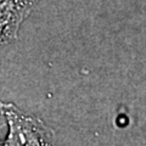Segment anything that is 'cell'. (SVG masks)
<instances>
[{"label": "cell", "instance_id": "6da1fadb", "mask_svg": "<svg viewBox=\"0 0 146 146\" xmlns=\"http://www.w3.org/2000/svg\"><path fill=\"white\" fill-rule=\"evenodd\" d=\"M0 110L7 125L4 145H52L55 143L52 129L38 117L22 112L11 102L0 101Z\"/></svg>", "mask_w": 146, "mask_h": 146}, {"label": "cell", "instance_id": "7a4b0ae2", "mask_svg": "<svg viewBox=\"0 0 146 146\" xmlns=\"http://www.w3.org/2000/svg\"><path fill=\"white\" fill-rule=\"evenodd\" d=\"M36 0H0V49L16 38Z\"/></svg>", "mask_w": 146, "mask_h": 146}, {"label": "cell", "instance_id": "3957f363", "mask_svg": "<svg viewBox=\"0 0 146 146\" xmlns=\"http://www.w3.org/2000/svg\"><path fill=\"white\" fill-rule=\"evenodd\" d=\"M5 118L3 116V112L1 110H0V144H1V134H3V130L5 129Z\"/></svg>", "mask_w": 146, "mask_h": 146}]
</instances>
